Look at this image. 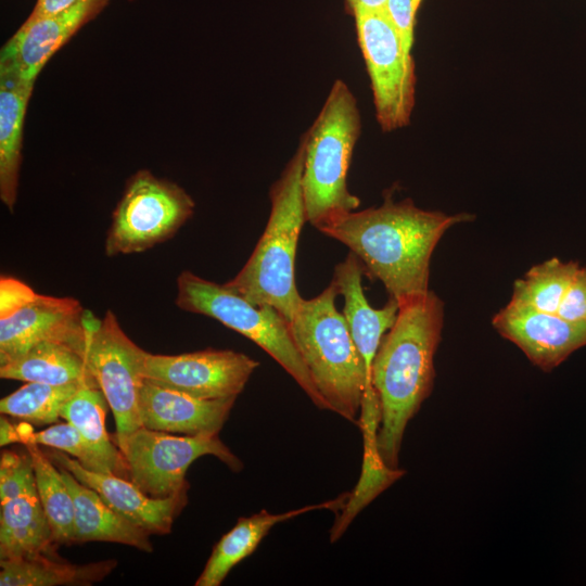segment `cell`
<instances>
[{
  "label": "cell",
  "instance_id": "1",
  "mask_svg": "<svg viewBox=\"0 0 586 586\" xmlns=\"http://www.w3.org/2000/svg\"><path fill=\"white\" fill-rule=\"evenodd\" d=\"M469 213L425 211L410 199L353 211L318 230L346 245L362 264L365 275L380 280L398 304L426 294L431 257L451 227L471 221Z\"/></svg>",
  "mask_w": 586,
  "mask_h": 586
},
{
  "label": "cell",
  "instance_id": "2",
  "mask_svg": "<svg viewBox=\"0 0 586 586\" xmlns=\"http://www.w3.org/2000/svg\"><path fill=\"white\" fill-rule=\"evenodd\" d=\"M392 328L372 365L380 405L377 447L383 462L398 468L405 430L434 384V356L442 339L444 303L433 292L398 304Z\"/></svg>",
  "mask_w": 586,
  "mask_h": 586
},
{
  "label": "cell",
  "instance_id": "3",
  "mask_svg": "<svg viewBox=\"0 0 586 586\" xmlns=\"http://www.w3.org/2000/svg\"><path fill=\"white\" fill-rule=\"evenodd\" d=\"M305 138L270 189L271 209L252 255L224 285L254 305L276 308L289 322L303 297L295 283L297 243L306 221L302 177Z\"/></svg>",
  "mask_w": 586,
  "mask_h": 586
},
{
  "label": "cell",
  "instance_id": "4",
  "mask_svg": "<svg viewBox=\"0 0 586 586\" xmlns=\"http://www.w3.org/2000/svg\"><path fill=\"white\" fill-rule=\"evenodd\" d=\"M337 295L331 281L317 296L303 298L290 329L328 410L358 423L362 397L375 390L367 379L346 319L336 309Z\"/></svg>",
  "mask_w": 586,
  "mask_h": 586
},
{
  "label": "cell",
  "instance_id": "5",
  "mask_svg": "<svg viewBox=\"0 0 586 586\" xmlns=\"http://www.w3.org/2000/svg\"><path fill=\"white\" fill-rule=\"evenodd\" d=\"M361 131L357 100L336 79L305 138L302 187L306 221L316 229L355 211L359 199L347 187V173Z\"/></svg>",
  "mask_w": 586,
  "mask_h": 586
},
{
  "label": "cell",
  "instance_id": "6",
  "mask_svg": "<svg viewBox=\"0 0 586 586\" xmlns=\"http://www.w3.org/2000/svg\"><path fill=\"white\" fill-rule=\"evenodd\" d=\"M175 302L180 309L216 319L253 341L295 380L316 407L328 410L295 345L290 322L276 308L254 305L224 284L189 270L177 278Z\"/></svg>",
  "mask_w": 586,
  "mask_h": 586
},
{
  "label": "cell",
  "instance_id": "7",
  "mask_svg": "<svg viewBox=\"0 0 586 586\" xmlns=\"http://www.w3.org/2000/svg\"><path fill=\"white\" fill-rule=\"evenodd\" d=\"M195 203L177 183L138 170L117 203L105 239V254L144 252L173 238L193 215Z\"/></svg>",
  "mask_w": 586,
  "mask_h": 586
},
{
  "label": "cell",
  "instance_id": "8",
  "mask_svg": "<svg viewBox=\"0 0 586 586\" xmlns=\"http://www.w3.org/2000/svg\"><path fill=\"white\" fill-rule=\"evenodd\" d=\"M354 17L373 97L377 122L384 132L409 125L416 104V63L386 11H360Z\"/></svg>",
  "mask_w": 586,
  "mask_h": 586
},
{
  "label": "cell",
  "instance_id": "9",
  "mask_svg": "<svg viewBox=\"0 0 586 586\" xmlns=\"http://www.w3.org/2000/svg\"><path fill=\"white\" fill-rule=\"evenodd\" d=\"M86 327L88 366L113 412L120 449L142 426L139 397L146 352L128 337L110 309L102 319L87 310Z\"/></svg>",
  "mask_w": 586,
  "mask_h": 586
},
{
  "label": "cell",
  "instance_id": "10",
  "mask_svg": "<svg viewBox=\"0 0 586 586\" xmlns=\"http://www.w3.org/2000/svg\"><path fill=\"white\" fill-rule=\"evenodd\" d=\"M119 450L130 481L155 498L188 491L186 473L190 464L202 456H215L232 471L243 468L242 461L218 434L180 436L141 426L126 438Z\"/></svg>",
  "mask_w": 586,
  "mask_h": 586
},
{
  "label": "cell",
  "instance_id": "11",
  "mask_svg": "<svg viewBox=\"0 0 586 586\" xmlns=\"http://www.w3.org/2000/svg\"><path fill=\"white\" fill-rule=\"evenodd\" d=\"M259 362L250 356L213 349L178 355L146 352L144 379L163 387L203 399L237 397Z\"/></svg>",
  "mask_w": 586,
  "mask_h": 586
},
{
  "label": "cell",
  "instance_id": "12",
  "mask_svg": "<svg viewBox=\"0 0 586 586\" xmlns=\"http://www.w3.org/2000/svg\"><path fill=\"white\" fill-rule=\"evenodd\" d=\"M86 313L76 298L38 294L14 315L0 319V366L42 342L66 343L86 352Z\"/></svg>",
  "mask_w": 586,
  "mask_h": 586
},
{
  "label": "cell",
  "instance_id": "13",
  "mask_svg": "<svg viewBox=\"0 0 586 586\" xmlns=\"http://www.w3.org/2000/svg\"><path fill=\"white\" fill-rule=\"evenodd\" d=\"M107 3L109 0H78L58 13L28 17L3 46L0 73L35 84L53 54Z\"/></svg>",
  "mask_w": 586,
  "mask_h": 586
},
{
  "label": "cell",
  "instance_id": "14",
  "mask_svg": "<svg viewBox=\"0 0 586 586\" xmlns=\"http://www.w3.org/2000/svg\"><path fill=\"white\" fill-rule=\"evenodd\" d=\"M496 331L515 344L536 367L549 372L586 346V321L507 304L492 320Z\"/></svg>",
  "mask_w": 586,
  "mask_h": 586
},
{
  "label": "cell",
  "instance_id": "15",
  "mask_svg": "<svg viewBox=\"0 0 586 586\" xmlns=\"http://www.w3.org/2000/svg\"><path fill=\"white\" fill-rule=\"evenodd\" d=\"M44 453L58 467L95 491L116 513L149 534L169 533L175 518L187 504V491L165 498L151 497L119 475L86 469L63 450L51 448Z\"/></svg>",
  "mask_w": 586,
  "mask_h": 586
},
{
  "label": "cell",
  "instance_id": "16",
  "mask_svg": "<svg viewBox=\"0 0 586 586\" xmlns=\"http://www.w3.org/2000/svg\"><path fill=\"white\" fill-rule=\"evenodd\" d=\"M237 397L203 399L144 379L139 409L142 426L184 435L218 434Z\"/></svg>",
  "mask_w": 586,
  "mask_h": 586
},
{
  "label": "cell",
  "instance_id": "17",
  "mask_svg": "<svg viewBox=\"0 0 586 586\" xmlns=\"http://www.w3.org/2000/svg\"><path fill=\"white\" fill-rule=\"evenodd\" d=\"M362 264L352 252L334 268L332 282L344 297L343 315L362 360L367 379L372 384V365L383 335L394 324L398 303L390 297L381 308H373L362 289ZM373 385V384H372Z\"/></svg>",
  "mask_w": 586,
  "mask_h": 586
},
{
  "label": "cell",
  "instance_id": "18",
  "mask_svg": "<svg viewBox=\"0 0 586 586\" xmlns=\"http://www.w3.org/2000/svg\"><path fill=\"white\" fill-rule=\"evenodd\" d=\"M348 497L349 493H345L334 499L283 513H270L267 510H262L251 517L240 518L235 525L215 545L194 585L219 586L237 564L255 551L275 525L315 510L339 511L343 509Z\"/></svg>",
  "mask_w": 586,
  "mask_h": 586
},
{
  "label": "cell",
  "instance_id": "19",
  "mask_svg": "<svg viewBox=\"0 0 586 586\" xmlns=\"http://www.w3.org/2000/svg\"><path fill=\"white\" fill-rule=\"evenodd\" d=\"M54 547L37 487L0 500V560L54 556Z\"/></svg>",
  "mask_w": 586,
  "mask_h": 586
},
{
  "label": "cell",
  "instance_id": "20",
  "mask_svg": "<svg viewBox=\"0 0 586 586\" xmlns=\"http://www.w3.org/2000/svg\"><path fill=\"white\" fill-rule=\"evenodd\" d=\"M72 495L75 508L74 543L112 542L151 552L149 533L111 509L92 488L69 471L58 467Z\"/></svg>",
  "mask_w": 586,
  "mask_h": 586
},
{
  "label": "cell",
  "instance_id": "21",
  "mask_svg": "<svg viewBox=\"0 0 586 586\" xmlns=\"http://www.w3.org/2000/svg\"><path fill=\"white\" fill-rule=\"evenodd\" d=\"M33 82L0 73V199L14 211L22 164L23 128Z\"/></svg>",
  "mask_w": 586,
  "mask_h": 586
},
{
  "label": "cell",
  "instance_id": "22",
  "mask_svg": "<svg viewBox=\"0 0 586 586\" xmlns=\"http://www.w3.org/2000/svg\"><path fill=\"white\" fill-rule=\"evenodd\" d=\"M0 378L53 385L95 380L86 352L60 342L33 346L18 358L0 366Z\"/></svg>",
  "mask_w": 586,
  "mask_h": 586
},
{
  "label": "cell",
  "instance_id": "23",
  "mask_svg": "<svg viewBox=\"0 0 586 586\" xmlns=\"http://www.w3.org/2000/svg\"><path fill=\"white\" fill-rule=\"evenodd\" d=\"M107 400L95 380L84 382L63 405L60 416L82 436L99 461L112 474L127 470L124 456L105 430Z\"/></svg>",
  "mask_w": 586,
  "mask_h": 586
},
{
  "label": "cell",
  "instance_id": "24",
  "mask_svg": "<svg viewBox=\"0 0 586 586\" xmlns=\"http://www.w3.org/2000/svg\"><path fill=\"white\" fill-rule=\"evenodd\" d=\"M116 565V560L73 564L59 561L55 556L50 555H41L30 559H2L0 560V585H91L102 581Z\"/></svg>",
  "mask_w": 586,
  "mask_h": 586
},
{
  "label": "cell",
  "instance_id": "25",
  "mask_svg": "<svg viewBox=\"0 0 586 586\" xmlns=\"http://www.w3.org/2000/svg\"><path fill=\"white\" fill-rule=\"evenodd\" d=\"M25 447L33 460L38 496L54 544H74V501L60 469L37 444H27Z\"/></svg>",
  "mask_w": 586,
  "mask_h": 586
},
{
  "label": "cell",
  "instance_id": "26",
  "mask_svg": "<svg viewBox=\"0 0 586 586\" xmlns=\"http://www.w3.org/2000/svg\"><path fill=\"white\" fill-rule=\"evenodd\" d=\"M578 268L576 262H562L558 257L535 265L514 282L509 303L557 314Z\"/></svg>",
  "mask_w": 586,
  "mask_h": 586
},
{
  "label": "cell",
  "instance_id": "27",
  "mask_svg": "<svg viewBox=\"0 0 586 586\" xmlns=\"http://www.w3.org/2000/svg\"><path fill=\"white\" fill-rule=\"evenodd\" d=\"M84 382L64 385L26 382L15 392L1 398L0 412L36 425L54 423L61 417L63 405Z\"/></svg>",
  "mask_w": 586,
  "mask_h": 586
},
{
  "label": "cell",
  "instance_id": "28",
  "mask_svg": "<svg viewBox=\"0 0 586 586\" xmlns=\"http://www.w3.org/2000/svg\"><path fill=\"white\" fill-rule=\"evenodd\" d=\"M28 444L44 445L63 450L72 455L88 470L110 473L88 447L79 432L68 422L34 432Z\"/></svg>",
  "mask_w": 586,
  "mask_h": 586
},
{
  "label": "cell",
  "instance_id": "29",
  "mask_svg": "<svg viewBox=\"0 0 586 586\" xmlns=\"http://www.w3.org/2000/svg\"><path fill=\"white\" fill-rule=\"evenodd\" d=\"M36 293L25 282L8 276L0 278V319L8 318L31 303Z\"/></svg>",
  "mask_w": 586,
  "mask_h": 586
},
{
  "label": "cell",
  "instance_id": "30",
  "mask_svg": "<svg viewBox=\"0 0 586 586\" xmlns=\"http://www.w3.org/2000/svg\"><path fill=\"white\" fill-rule=\"evenodd\" d=\"M423 0H388L386 13L397 27L403 43L411 52L415 41L417 13Z\"/></svg>",
  "mask_w": 586,
  "mask_h": 586
},
{
  "label": "cell",
  "instance_id": "31",
  "mask_svg": "<svg viewBox=\"0 0 586 586\" xmlns=\"http://www.w3.org/2000/svg\"><path fill=\"white\" fill-rule=\"evenodd\" d=\"M572 321H586V267L577 269L557 313Z\"/></svg>",
  "mask_w": 586,
  "mask_h": 586
},
{
  "label": "cell",
  "instance_id": "32",
  "mask_svg": "<svg viewBox=\"0 0 586 586\" xmlns=\"http://www.w3.org/2000/svg\"><path fill=\"white\" fill-rule=\"evenodd\" d=\"M78 0H37L36 5L28 17H38L58 13Z\"/></svg>",
  "mask_w": 586,
  "mask_h": 586
},
{
  "label": "cell",
  "instance_id": "33",
  "mask_svg": "<svg viewBox=\"0 0 586 586\" xmlns=\"http://www.w3.org/2000/svg\"><path fill=\"white\" fill-rule=\"evenodd\" d=\"M388 0H346L348 12L353 15L360 11H385Z\"/></svg>",
  "mask_w": 586,
  "mask_h": 586
},
{
  "label": "cell",
  "instance_id": "34",
  "mask_svg": "<svg viewBox=\"0 0 586 586\" xmlns=\"http://www.w3.org/2000/svg\"><path fill=\"white\" fill-rule=\"evenodd\" d=\"M12 443H20L17 424L11 423L4 415L0 418V445L3 447Z\"/></svg>",
  "mask_w": 586,
  "mask_h": 586
}]
</instances>
